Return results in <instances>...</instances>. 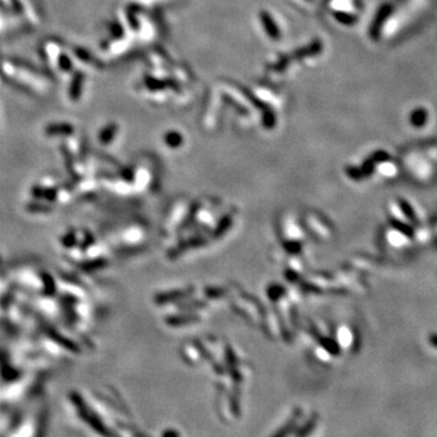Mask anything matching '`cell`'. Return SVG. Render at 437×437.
<instances>
[{
  "label": "cell",
  "instance_id": "3957f363",
  "mask_svg": "<svg viewBox=\"0 0 437 437\" xmlns=\"http://www.w3.org/2000/svg\"><path fill=\"white\" fill-rule=\"evenodd\" d=\"M333 15L335 20L340 22L342 24H345V26H352V24H354L357 22L356 16L351 15V13L348 12H343V11H335Z\"/></svg>",
  "mask_w": 437,
  "mask_h": 437
},
{
  "label": "cell",
  "instance_id": "6da1fadb",
  "mask_svg": "<svg viewBox=\"0 0 437 437\" xmlns=\"http://www.w3.org/2000/svg\"><path fill=\"white\" fill-rule=\"evenodd\" d=\"M260 21L262 23L263 28H265L266 34L271 38L272 40H279L281 38V32H279L278 26L277 23L274 22L273 18L267 11H261L260 12Z\"/></svg>",
  "mask_w": 437,
  "mask_h": 437
},
{
  "label": "cell",
  "instance_id": "7a4b0ae2",
  "mask_svg": "<svg viewBox=\"0 0 437 437\" xmlns=\"http://www.w3.org/2000/svg\"><path fill=\"white\" fill-rule=\"evenodd\" d=\"M322 48H323L322 42L316 39L313 40L311 44H309L307 46H304V48H300L299 50L294 51V54L290 55V57H293V59L295 60H301L307 56H316V55H318L321 51H322Z\"/></svg>",
  "mask_w": 437,
  "mask_h": 437
},
{
  "label": "cell",
  "instance_id": "5b68a950",
  "mask_svg": "<svg viewBox=\"0 0 437 437\" xmlns=\"http://www.w3.org/2000/svg\"><path fill=\"white\" fill-rule=\"evenodd\" d=\"M167 437H178V435L175 431H169V433H167Z\"/></svg>",
  "mask_w": 437,
  "mask_h": 437
},
{
  "label": "cell",
  "instance_id": "277c9868",
  "mask_svg": "<svg viewBox=\"0 0 437 437\" xmlns=\"http://www.w3.org/2000/svg\"><path fill=\"white\" fill-rule=\"evenodd\" d=\"M290 61H291L290 55H285V56L281 57V59H279L278 61H277L273 66H272L271 70L276 71V72H282V71H284L285 68H287L288 63H289Z\"/></svg>",
  "mask_w": 437,
  "mask_h": 437
},
{
  "label": "cell",
  "instance_id": "8992f818",
  "mask_svg": "<svg viewBox=\"0 0 437 437\" xmlns=\"http://www.w3.org/2000/svg\"><path fill=\"white\" fill-rule=\"evenodd\" d=\"M306 1H309V2H313V1H315V0H306Z\"/></svg>",
  "mask_w": 437,
  "mask_h": 437
}]
</instances>
